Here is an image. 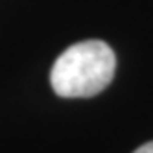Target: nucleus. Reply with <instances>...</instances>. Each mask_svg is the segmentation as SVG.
<instances>
[{
    "label": "nucleus",
    "instance_id": "nucleus-1",
    "mask_svg": "<svg viewBox=\"0 0 153 153\" xmlns=\"http://www.w3.org/2000/svg\"><path fill=\"white\" fill-rule=\"evenodd\" d=\"M116 56L103 41H81L56 59L50 72L52 89L61 98H91L113 81Z\"/></svg>",
    "mask_w": 153,
    "mask_h": 153
},
{
    "label": "nucleus",
    "instance_id": "nucleus-2",
    "mask_svg": "<svg viewBox=\"0 0 153 153\" xmlns=\"http://www.w3.org/2000/svg\"><path fill=\"white\" fill-rule=\"evenodd\" d=\"M135 153H153V142H146V144H142Z\"/></svg>",
    "mask_w": 153,
    "mask_h": 153
}]
</instances>
